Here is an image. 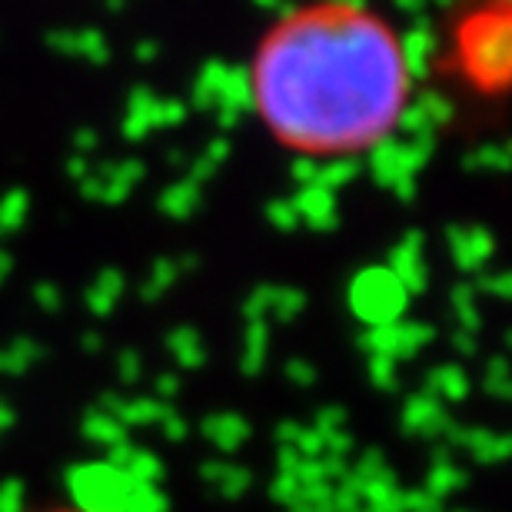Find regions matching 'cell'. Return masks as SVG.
Returning <instances> with one entry per match:
<instances>
[{
  "label": "cell",
  "instance_id": "1",
  "mask_svg": "<svg viewBox=\"0 0 512 512\" xmlns=\"http://www.w3.org/2000/svg\"><path fill=\"white\" fill-rule=\"evenodd\" d=\"M263 130L303 157H356L403 120L409 57L389 20L356 0H310L263 30L250 60Z\"/></svg>",
  "mask_w": 512,
  "mask_h": 512
},
{
  "label": "cell",
  "instance_id": "2",
  "mask_svg": "<svg viewBox=\"0 0 512 512\" xmlns=\"http://www.w3.org/2000/svg\"><path fill=\"white\" fill-rule=\"evenodd\" d=\"M30 512H94V509H84V506H40V509H30Z\"/></svg>",
  "mask_w": 512,
  "mask_h": 512
}]
</instances>
